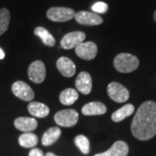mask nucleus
<instances>
[{
	"mask_svg": "<svg viewBox=\"0 0 156 156\" xmlns=\"http://www.w3.org/2000/svg\"><path fill=\"white\" fill-rule=\"evenodd\" d=\"M76 54L83 60H93L97 55V45L93 42H83L75 49Z\"/></svg>",
	"mask_w": 156,
	"mask_h": 156,
	"instance_id": "nucleus-9",
	"label": "nucleus"
},
{
	"mask_svg": "<svg viewBox=\"0 0 156 156\" xmlns=\"http://www.w3.org/2000/svg\"><path fill=\"white\" fill-rule=\"evenodd\" d=\"M4 58H5V52L0 48V59H4Z\"/></svg>",
	"mask_w": 156,
	"mask_h": 156,
	"instance_id": "nucleus-26",
	"label": "nucleus"
},
{
	"mask_svg": "<svg viewBox=\"0 0 156 156\" xmlns=\"http://www.w3.org/2000/svg\"><path fill=\"white\" fill-rule=\"evenodd\" d=\"M18 142H19V145L23 147L30 148V147H34L37 144L38 138L33 133H30V132L23 133L19 136Z\"/></svg>",
	"mask_w": 156,
	"mask_h": 156,
	"instance_id": "nucleus-20",
	"label": "nucleus"
},
{
	"mask_svg": "<svg viewBox=\"0 0 156 156\" xmlns=\"http://www.w3.org/2000/svg\"><path fill=\"white\" fill-rule=\"evenodd\" d=\"M11 90L17 98L25 101H31L34 99V91L28 84L22 81H17L12 84Z\"/></svg>",
	"mask_w": 156,
	"mask_h": 156,
	"instance_id": "nucleus-7",
	"label": "nucleus"
},
{
	"mask_svg": "<svg viewBox=\"0 0 156 156\" xmlns=\"http://www.w3.org/2000/svg\"><path fill=\"white\" fill-rule=\"evenodd\" d=\"M82 112L84 115H101L106 113L107 108L100 101H92L84 105Z\"/></svg>",
	"mask_w": 156,
	"mask_h": 156,
	"instance_id": "nucleus-15",
	"label": "nucleus"
},
{
	"mask_svg": "<svg viewBox=\"0 0 156 156\" xmlns=\"http://www.w3.org/2000/svg\"><path fill=\"white\" fill-rule=\"evenodd\" d=\"M78 99V92L76 89H66L62 90L59 95V100L63 105H72Z\"/></svg>",
	"mask_w": 156,
	"mask_h": 156,
	"instance_id": "nucleus-19",
	"label": "nucleus"
},
{
	"mask_svg": "<svg viewBox=\"0 0 156 156\" xmlns=\"http://www.w3.org/2000/svg\"><path fill=\"white\" fill-rule=\"evenodd\" d=\"M85 37H86V35L82 31L69 32L62 37L60 44L62 48L65 50H71L74 48L76 49L78 45L83 43Z\"/></svg>",
	"mask_w": 156,
	"mask_h": 156,
	"instance_id": "nucleus-8",
	"label": "nucleus"
},
{
	"mask_svg": "<svg viewBox=\"0 0 156 156\" xmlns=\"http://www.w3.org/2000/svg\"><path fill=\"white\" fill-rule=\"evenodd\" d=\"M107 92L108 96L115 102H125L129 98V92L122 84L113 82L108 85Z\"/></svg>",
	"mask_w": 156,
	"mask_h": 156,
	"instance_id": "nucleus-5",
	"label": "nucleus"
},
{
	"mask_svg": "<svg viewBox=\"0 0 156 156\" xmlns=\"http://www.w3.org/2000/svg\"><path fill=\"white\" fill-rule=\"evenodd\" d=\"M29 113L34 117L44 118L50 114V108L45 104L38 101H32L28 105Z\"/></svg>",
	"mask_w": 156,
	"mask_h": 156,
	"instance_id": "nucleus-16",
	"label": "nucleus"
},
{
	"mask_svg": "<svg viewBox=\"0 0 156 156\" xmlns=\"http://www.w3.org/2000/svg\"><path fill=\"white\" fill-rule=\"evenodd\" d=\"M154 20H155V22H156V11H155V12H154Z\"/></svg>",
	"mask_w": 156,
	"mask_h": 156,
	"instance_id": "nucleus-28",
	"label": "nucleus"
},
{
	"mask_svg": "<svg viewBox=\"0 0 156 156\" xmlns=\"http://www.w3.org/2000/svg\"><path fill=\"white\" fill-rule=\"evenodd\" d=\"M76 87L83 95H89L92 89V79L88 72L79 73L76 79Z\"/></svg>",
	"mask_w": 156,
	"mask_h": 156,
	"instance_id": "nucleus-12",
	"label": "nucleus"
},
{
	"mask_svg": "<svg viewBox=\"0 0 156 156\" xmlns=\"http://www.w3.org/2000/svg\"><path fill=\"white\" fill-rule=\"evenodd\" d=\"M92 11H94L95 13H105L106 11L108 10V6L106 3L103 2H97L93 5V6L91 7Z\"/></svg>",
	"mask_w": 156,
	"mask_h": 156,
	"instance_id": "nucleus-24",
	"label": "nucleus"
},
{
	"mask_svg": "<svg viewBox=\"0 0 156 156\" xmlns=\"http://www.w3.org/2000/svg\"><path fill=\"white\" fill-rule=\"evenodd\" d=\"M56 67L59 72L65 77H71L76 73L75 63L66 56H62L57 60Z\"/></svg>",
	"mask_w": 156,
	"mask_h": 156,
	"instance_id": "nucleus-13",
	"label": "nucleus"
},
{
	"mask_svg": "<svg viewBox=\"0 0 156 156\" xmlns=\"http://www.w3.org/2000/svg\"><path fill=\"white\" fill-rule=\"evenodd\" d=\"M29 79L35 83H42L46 77V68L42 61L33 62L28 69Z\"/></svg>",
	"mask_w": 156,
	"mask_h": 156,
	"instance_id": "nucleus-6",
	"label": "nucleus"
},
{
	"mask_svg": "<svg viewBox=\"0 0 156 156\" xmlns=\"http://www.w3.org/2000/svg\"><path fill=\"white\" fill-rule=\"evenodd\" d=\"M131 132L136 139L148 140L156 134V102H143L135 113Z\"/></svg>",
	"mask_w": 156,
	"mask_h": 156,
	"instance_id": "nucleus-1",
	"label": "nucleus"
},
{
	"mask_svg": "<svg viewBox=\"0 0 156 156\" xmlns=\"http://www.w3.org/2000/svg\"><path fill=\"white\" fill-rule=\"evenodd\" d=\"M61 129L58 127H52L49 128L43 135L42 143L44 146H50L54 144L61 136Z\"/></svg>",
	"mask_w": 156,
	"mask_h": 156,
	"instance_id": "nucleus-17",
	"label": "nucleus"
},
{
	"mask_svg": "<svg viewBox=\"0 0 156 156\" xmlns=\"http://www.w3.org/2000/svg\"><path fill=\"white\" fill-rule=\"evenodd\" d=\"M75 19L76 22L83 25L88 26H94L99 25L103 23V19L95 12H89V11H82L76 13Z\"/></svg>",
	"mask_w": 156,
	"mask_h": 156,
	"instance_id": "nucleus-10",
	"label": "nucleus"
},
{
	"mask_svg": "<svg viewBox=\"0 0 156 156\" xmlns=\"http://www.w3.org/2000/svg\"><path fill=\"white\" fill-rule=\"evenodd\" d=\"M114 66L121 73L133 72L139 66V59L128 53H120L114 59Z\"/></svg>",
	"mask_w": 156,
	"mask_h": 156,
	"instance_id": "nucleus-2",
	"label": "nucleus"
},
{
	"mask_svg": "<svg viewBox=\"0 0 156 156\" xmlns=\"http://www.w3.org/2000/svg\"><path fill=\"white\" fill-rule=\"evenodd\" d=\"M134 112V107L132 104H126L121 108H119L118 110L114 112L112 114V121L115 122H122L124 119H126L127 117L130 116L131 115H133Z\"/></svg>",
	"mask_w": 156,
	"mask_h": 156,
	"instance_id": "nucleus-18",
	"label": "nucleus"
},
{
	"mask_svg": "<svg viewBox=\"0 0 156 156\" xmlns=\"http://www.w3.org/2000/svg\"><path fill=\"white\" fill-rule=\"evenodd\" d=\"M29 156H44V152L39 148H32L29 153Z\"/></svg>",
	"mask_w": 156,
	"mask_h": 156,
	"instance_id": "nucleus-25",
	"label": "nucleus"
},
{
	"mask_svg": "<svg viewBox=\"0 0 156 156\" xmlns=\"http://www.w3.org/2000/svg\"><path fill=\"white\" fill-rule=\"evenodd\" d=\"M45 156H57L55 154H53V153H48V154H46V155Z\"/></svg>",
	"mask_w": 156,
	"mask_h": 156,
	"instance_id": "nucleus-27",
	"label": "nucleus"
},
{
	"mask_svg": "<svg viewBox=\"0 0 156 156\" xmlns=\"http://www.w3.org/2000/svg\"><path fill=\"white\" fill-rule=\"evenodd\" d=\"M75 144L84 154H88L89 153V140L85 135H77L75 138Z\"/></svg>",
	"mask_w": 156,
	"mask_h": 156,
	"instance_id": "nucleus-23",
	"label": "nucleus"
},
{
	"mask_svg": "<svg viewBox=\"0 0 156 156\" xmlns=\"http://www.w3.org/2000/svg\"><path fill=\"white\" fill-rule=\"evenodd\" d=\"M11 20L10 11L5 8L0 9V36L5 32L8 30Z\"/></svg>",
	"mask_w": 156,
	"mask_h": 156,
	"instance_id": "nucleus-22",
	"label": "nucleus"
},
{
	"mask_svg": "<svg viewBox=\"0 0 156 156\" xmlns=\"http://www.w3.org/2000/svg\"><path fill=\"white\" fill-rule=\"evenodd\" d=\"M76 12L67 7H52L47 11V17L53 22H66L75 18Z\"/></svg>",
	"mask_w": 156,
	"mask_h": 156,
	"instance_id": "nucleus-3",
	"label": "nucleus"
},
{
	"mask_svg": "<svg viewBox=\"0 0 156 156\" xmlns=\"http://www.w3.org/2000/svg\"><path fill=\"white\" fill-rule=\"evenodd\" d=\"M78 117V113L74 109H62L55 115L54 120L57 125L69 128L75 126L77 123Z\"/></svg>",
	"mask_w": 156,
	"mask_h": 156,
	"instance_id": "nucleus-4",
	"label": "nucleus"
},
{
	"mask_svg": "<svg viewBox=\"0 0 156 156\" xmlns=\"http://www.w3.org/2000/svg\"><path fill=\"white\" fill-rule=\"evenodd\" d=\"M128 144L123 140H117L106 152L96 154L94 156H127L128 154Z\"/></svg>",
	"mask_w": 156,
	"mask_h": 156,
	"instance_id": "nucleus-11",
	"label": "nucleus"
},
{
	"mask_svg": "<svg viewBox=\"0 0 156 156\" xmlns=\"http://www.w3.org/2000/svg\"><path fill=\"white\" fill-rule=\"evenodd\" d=\"M34 33L36 36H37L41 38L45 45L49 47H52L56 44V40L54 38V37L44 27H37L34 30Z\"/></svg>",
	"mask_w": 156,
	"mask_h": 156,
	"instance_id": "nucleus-21",
	"label": "nucleus"
},
{
	"mask_svg": "<svg viewBox=\"0 0 156 156\" xmlns=\"http://www.w3.org/2000/svg\"><path fill=\"white\" fill-rule=\"evenodd\" d=\"M14 125L18 130L28 133L37 128V122L36 119L31 117H18L15 120Z\"/></svg>",
	"mask_w": 156,
	"mask_h": 156,
	"instance_id": "nucleus-14",
	"label": "nucleus"
}]
</instances>
